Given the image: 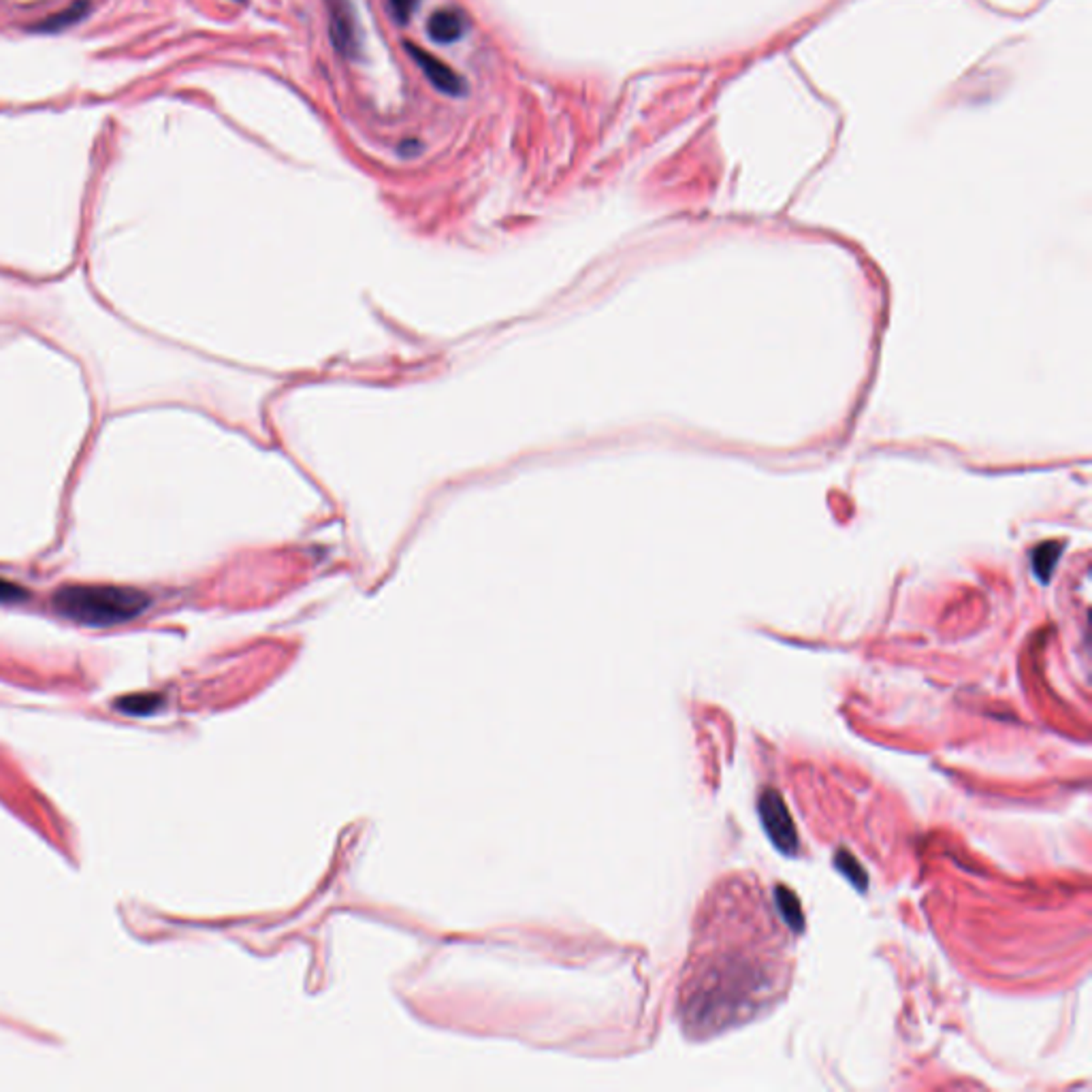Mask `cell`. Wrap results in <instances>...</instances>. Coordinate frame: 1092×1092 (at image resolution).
Segmentation results:
<instances>
[{
	"mask_svg": "<svg viewBox=\"0 0 1092 1092\" xmlns=\"http://www.w3.org/2000/svg\"><path fill=\"white\" fill-rule=\"evenodd\" d=\"M51 602L58 615L92 627L126 623L150 606L144 591L115 584H67L56 591Z\"/></svg>",
	"mask_w": 1092,
	"mask_h": 1092,
	"instance_id": "6da1fadb",
	"label": "cell"
},
{
	"mask_svg": "<svg viewBox=\"0 0 1092 1092\" xmlns=\"http://www.w3.org/2000/svg\"><path fill=\"white\" fill-rule=\"evenodd\" d=\"M329 13L331 43L346 58H357L361 51V30L350 0H325Z\"/></svg>",
	"mask_w": 1092,
	"mask_h": 1092,
	"instance_id": "7a4b0ae2",
	"label": "cell"
},
{
	"mask_svg": "<svg viewBox=\"0 0 1092 1092\" xmlns=\"http://www.w3.org/2000/svg\"><path fill=\"white\" fill-rule=\"evenodd\" d=\"M760 815L770 840H773L781 851L792 856V853L798 850V837H796V828L792 819H789V813L786 805H783L781 796L773 792V789H766V792L762 794Z\"/></svg>",
	"mask_w": 1092,
	"mask_h": 1092,
	"instance_id": "3957f363",
	"label": "cell"
},
{
	"mask_svg": "<svg viewBox=\"0 0 1092 1092\" xmlns=\"http://www.w3.org/2000/svg\"><path fill=\"white\" fill-rule=\"evenodd\" d=\"M406 49L408 54L412 56V60L419 64L423 75L427 77L429 83H432L438 92L448 96H464L467 92V83L464 77H461L457 70L448 67L446 62H442L440 58H435L434 54H429L427 49H423L419 45L410 41L406 43Z\"/></svg>",
	"mask_w": 1092,
	"mask_h": 1092,
	"instance_id": "277c9868",
	"label": "cell"
},
{
	"mask_svg": "<svg viewBox=\"0 0 1092 1092\" xmlns=\"http://www.w3.org/2000/svg\"><path fill=\"white\" fill-rule=\"evenodd\" d=\"M466 28L467 22L464 13H459L457 9H438L432 13L427 22V35L432 37V41L442 45L459 41L466 35Z\"/></svg>",
	"mask_w": 1092,
	"mask_h": 1092,
	"instance_id": "5b68a950",
	"label": "cell"
},
{
	"mask_svg": "<svg viewBox=\"0 0 1092 1092\" xmlns=\"http://www.w3.org/2000/svg\"><path fill=\"white\" fill-rule=\"evenodd\" d=\"M90 9H92V5H90V0H75L73 5H69L67 9L54 13V16L45 17L41 24L35 26L37 32H43V35H54V32H62L67 30L69 26H75L80 24L83 17H88Z\"/></svg>",
	"mask_w": 1092,
	"mask_h": 1092,
	"instance_id": "8992f818",
	"label": "cell"
},
{
	"mask_svg": "<svg viewBox=\"0 0 1092 1092\" xmlns=\"http://www.w3.org/2000/svg\"><path fill=\"white\" fill-rule=\"evenodd\" d=\"M160 704H163V696H158V693H133V696H124L115 702V706L124 711L126 715L137 717L152 715V712L160 709Z\"/></svg>",
	"mask_w": 1092,
	"mask_h": 1092,
	"instance_id": "52a82bcc",
	"label": "cell"
},
{
	"mask_svg": "<svg viewBox=\"0 0 1092 1092\" xmlns=\"http://www.w3.org/2000/svg\"><path fill=\"white\" fill-rule=\"evenodd\" d=\"M387 5H389L391 16L395 17V22L408 24L410 17L414 16L419 0H387Z\"/></svg>",
	"mask_w": 1092,
	"mask_h": 1092,
	"instance_id": "ba28073f",
	"label": "cell"
},
{
	"mask_svg": "<svg viewBox=\"0 0 1092 1092\" xmlns=\"http://www.w3.org/2000/svg\"><path fill=\"white\" fill-rule=\"evenodd\" d=\"M26 597H28V591H26L22 584L0 578V604H16L26 600Z\"/></svg>",
	"mask_w": 1092,
	"mask_h": 1092,
	"instance_id": "9c48e42d",
	"label": "cell"
}]
</instances>
